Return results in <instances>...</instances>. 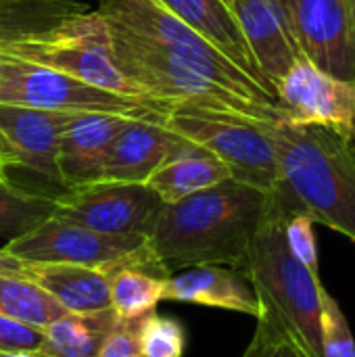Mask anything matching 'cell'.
I'll use <instances>...</instances> for the list:
<instances>
[{"instance_id": "obj_1", "label": "cell", "mask_w": 355, "mask_h": 357, "mask_svg": "<svg viewBox=\"0 0 355 357\" xmlns=\"http://www.w3.org/2000/svg\"><path fill=\"white\" fill-rule=\"evenodd\" d=\"M268 195L228 178L165 205L149 245L169 272L192 266L241 270L264 218Z\"/></svg>"}, {"instance_id": "obj_2", "label": "cell", "mask_w": 355, "mask_h": 357, "mask_svg": "<svg viewBox=\"0 0 355 357\" xmlns=\"http://www.w3.org/2000/svg\"><path fill=\"white\" fill-rule=\"evenodd\" d=\"M280 182L274 190L287 207L303 211L355 243V144L316 126L274 123Z\"/></svg>"}, {"instance_id": "obj_3", "label": "cell", "mask_w": 355, "mask_h": 357, "mask_svg": "<svg viewBox=\"0 0 355 357\" xmlns=\"http://www.w3.org/2000/svg\"><path fill=\"white\" fill-rule=\"evenodd\" d=\"M285 201L268 195V205L251 241L241 272L251 280L259 299V318L287 335L308 357L322 356V282L318 272L303 266L287 243Z\"/></svg>"}, {"instance_id": "obj_4", "label": "cell", "mask_w": 355, "mask_h": 357, "mask_svg": "<svg viewBox=\"0 0 355 357\" xmlns=\"http://www.w3.org/2000/svg\"><path fill=\"white\" fill-rule=\"evenodd\" d=\"M107 23L111 29L115 65L140 98L167 111L176 107H195L241 115L266 126L285 123L278 105L257 102L234 94L157 44L109 19Z\"/></svg>"}, {"instance_id": "obj_5", "label": "cell", "mask_w": 355, "mask_h": 357, "mask_svg": "<svg viewBox=\"0 0 355 357\" xmlns=\"http://www.w3.org/2000/svg\"><path fill=\"white\" fill-rule=\"evenodd\" d=\"M98 10L105 19L186 61L226 90L257 102L278 105L270 88L241 69L207 38L190 29L159 0H98Z\"/></svg>"}, {"instance_id": "obj_6", "label": "cell", "mask_w": 355, "mask_h": 357, "mask_svg": "<svg viewBox=\"0 0 355 357\" xmlns=\"http://www.w3.org/2000/svg\"><path fill=\"white\" fill-rule=\"evenodd\" d=\"M0 54L61 71L100 90L140 98L115 65L111 29L98 8L75 15L38 38L0 44Z\"/></svg>"}, {"instance_id": "obj_7", "label": "cell", "mask_w": 355, "mask_h": 357, "mask_svg": "<svg viewBox=\"0 0 355 357\" xmlns=\"http://www.w3.org/2000/svg\"><path fill=\"white\" fill-rule=\"evenodd\" d=\"M165 126L184 140L211 151L239 182L264 192H274L280 182L274 142L266 123L241 115L176 107L167 113Z\"/></svg>"}, {"instance_id": "obj_8", "label": "cell", "mask_w": 355, "mask_h": 357, "mask_svg": "<svg viewBox=\"0 0 355 357\" xmlns=\"http://www.w3.org/2000/svg\"><path fill=\"white\" fill-rule=\"evenodd\" d=\"M0 69V102L59 111V113H113L132 119H163L167 109L126 94L100 90L61 71L25 63L6 54Z\"/></svg>"}, {"instance_id": "obj_9", "label": "cell", "mask_w": 355, "mask_h": 357, "mask_svg": "<svg viewBox=\"0 0 355 357\" xmlns=\"http://www.w3.org/2000/svg\"><path fill=\"white\" fill-rule=\"evenodd\" d=\"M165 203L146 184L98 180L54 195V218L100 234L151 238Z\"/></svg>"}, {"instance_id": "obj_10", "label": "cell", "mask_w": 355, "mask_h": 357, "mask_svg": "<svg viewBox=\"0 0 355 357\" xmlns=\"http://www.w3.org/2000/svg\"><path fill=\"white\" fill-rule=\"evenodd\" d=\"M149 245L146 236L100 234L86 226L50 215L4 247L23 264H73L107 270Z\"/></svg>"}, {"instance_id": "obj_11", "label": "cell", "mask_w": 355, "mask_h": 357, "mask_svg": "<svg viewBox=\"0 0 355 357\" xmlns=\"http://www.w3.org/2000/svg\"><path fill=\"white\" fill-rule=\"evenodd\" d=\"M276 102L291 126H316L355 140V82L324 73L299 61L274 88Z\"/></svg>"}, {"instance_id": "obj_12", "label": "cell", "mask_w": 355, "mask_h": 357, "mask_svg": "<svg viewBox=\"0 0 355 357\" xmlns=\"http://www.w3.org/2000/svg\"><path fill=\"white\" fill-rule=\"evenodd\" d=\"M259 75L274 90L276 84L305 59L299 44L289 0H226Z\"/></svg>"}, {"instance_id": "obj_13", "label": "cell", "mask_w": 355, "mask_h": 357, "mask_svg": "<svg viewBox=\"0 0 355 357\" xmlns=\"http://www.w3.org/2000/svg\"><path fill=\"white\" fill-rule=\"evenodd\" d=\"M303 54L318 69L355 82V42L345 0H289Z\"/></svg>"}, {"instance_id": "obj_14", "label": "cell", "mask_w": 355, "mask_h": 357, "mask_svg": "<svg viewBox=\"0 0 355 357\" xmlns=\"http://www.w3.org/2000/svg\"><path fill=\"white\" fill-rule=\"evenodd\" d=\"M130 119L132 117L113 113L73 115L59 140L56 167L61 188L103 180L109 149Z\"/></svg>"}, {"instance_id": "obj_15", "label": "cell", "mask_w": 355, "mask_h": 357, "mask_svg": "<svg viewBox=\"0 0 355 357\" xmlns=\"http://www.w3.org/2000/svg\"><path fill=\"white\" fill-rule=\"evenodd\" d=\"M71 117L73 113L0 102V134L10 146L17 167H25L46 180L61 184L56 153L61 134Z\"/></svg>"}, {"instance_id": "obj_16", "label": "cell", "mask_w": 355, "mask_h": 357, "mask_svg": "<svg viewBox=\"0 0 355 357\" xmlns=\"http://www.w3.org/2000/svg\"><path fill=\"white\" fill-rule=\"evenodd\" d=\"M163 301L207 305L259 318V299L251 280L228 266H192L165 280Z\"/></svg>"}, {"instance_id": "obj_17", "label": "cell", "mask_w": 355, "mask_h": 357, "mask_svg": "<svg viewBox=\"0 0 355 357\" xmlns=\"http://www.w3.org/2000/svg\"><path fill=\"white\" fill-rule=\"evenodd\" d=\"M182 140L163 119H130L109 149L103 180L146 184Z\"/></svg>"}, {"instance_id": "obj_18", "label": "cell", "mask_w": 355, "mask_h": 357, "mask_svg": "<svg viewBox=\"0 0 355 357\" xmlns=\"http://www.w3.org/2000/svg\"><path fill=\"white\" fill-rule=\"evenodd\" d=\"M111 310L117 318H142L163 301L169 270L155 257L151 245L107 268Z\"/></svg>"}, {"instance_id": "obj_19", "label": "cell", "mask_w": 355, "mask_h": 357, "mask_svg": "<svg viewBox=\"0 0 355 357\" xmlns=\"http://www.w3.org/2000/svg\"><path fill=\"white\" fill-rule=\"evenodd\" d=\"M228 178H232L230 169L211 151L197 142L182 140L176 151L153 172L146 186L153 188L165 205H172Z\"/></svg>"}, {"instance_id": "obj_20", "label": "cell", "mask_w": 355, "mask_h": 357, "mask_svg": "<svg viewBox=\"0 0 355 357\" xmlns=\"http://www.w3.org/2000/svg\"><path fill=\"white\" fill-rule=\"evenodd\" d=\"M159 2L167 10H172L178 19H182L190 29H195L197 33L207 38L213 46H218L241 69H245L249 75L259 79L266 88H270V84L259 75L251 50L245 42V36L239 27V21L232 15L226 0H159Z\"/></svg>"}, {"instance_id": "obj_21", "label": "cell", "mask_w": 355, "mask_h": 357, "mask_svg": "<svg viewBox=\"0 0 355 357\" xmlns=\"http://www.w3.org/2000/svg\"><path fill=\"white\" fill-rule=\"evenodd\" d=\"M31 280L46 289L69 314L111 310L107 270L73 264H27Z\"/></svg>"}, {"instance_id": "obj_22", "label": "cell", "mask_w": 355, "mask_h": 357, "mask_svg": "<svg viewBox=\"0 0 355 357\" xmlns=\"http://www.w3.org/2000/svg\"><path fill=\"white\" fill-rule=\"evenodd\" d=\"M115 322L117 314L113 310L65 314L44 328L38 354L44 357H98Z\"/></svg>"}, {"instance_id": "obj_23", "label": "cell", "mask_w": 355, "mask_h": 357, "mask_svg": "<svg viewBox=\"0 0 355 357\" xmlns=\"http://www.w3.org/2000/svg\"><path fill=\"white\" fill-rule=\"evenodd\" d=\"M86 10L80 0H0V44L38 38Z\"/></svg>"}, {"instance_id": "obj_24", "label": "cell", "mask_w": 355, "mask_h": 357, "mask_svg": "<svg viewBox=\"0 0 355 357\" xmlns=\"http://www.w3.org/2000/svg\"><path fill=\"white\" fill-rule=\"evenodd\" d=\"M0 314L44 331L69 312L36 280L4 276L0 278Z\"/></svg>"}, {"instance_id": "obj_25", "label": "cell", "mask_w": 355, "mask_h": 357, "mask_svg": "<svg viewBox=\"0 0 355 357\" xmlns=\"http://www.w3.org/2000/svg\"><path fill=\"white\" fill-rule=\"evenodd\" d=\"M54 213V195L29 192L0 176V238H17Z\"/></svg>"}, {"instance_id": "obj_26", "label": "cell", "mask_w": 355, "mask_h": 357, "mask_svg": "<svg viewBox=\"0 0 355 357\" xmlns=\"http://www.w3.org/2000/svg\"><path fill=\"white\" fill-rule=\"evenodd\" d=\"M142 357H182L186 349L184 328L178 320L146 314L140 324Z\"/></svg>"}, {"instance_id": "obj_27", "label": "cell", "mask_w": 355, "mask_h": 357, "mask_svg": "<svg viewBox=\"0 0 355 357\" xmlns=\"http://www.w3.org/2000/svg\"><path fill=\"white\" fill-rule=\"evenodd\" d=\"M322 356L324 357H355V341L345 314L333 295L322 291Z\"/></svg>"}, {"instance_id": "obj_28", "label": "cell", "mask_w": 355, "mask_h": 357, "mask_svg": "<svg viewBox=\"0 0 355 357\" xmlns=\"http://www.w3.org/2000/svg\"><path fill=\"white\" fill-rule=\"evenodd\" d=\"M287 243L303 266H308L312 272H318V245L314 234V222L310 215H305L303 211H289Z\"/></svg>"}, {"instance_id": "obj_29", "label": "cell", "mask_w": 355, "mask_h": 357, "mask_svg": "<svg viewBox=\"0 0 355 357\" xmlns=\"http://www.w3.org/2000/svg\"><path fill=\"white\" fill-rule=\"evenodd\" d=\"M243 357H308L287 335L266 320H257L255 335Z\"/></svg>"}, {"instance_id": "obj_30", "label": "cell", "mask_w": 355, "mask_h": 357, "mask_svg": "<svg viewBox=\"0 0 355 357\" xmlns=\"http://www.w3.org/2000/svg\"><path fill=\"white\" fill-rule=\"evenodd\" d=\"M144 318V316H142ZM142 318H117L107 335L98 357H142L140 324Z\"/></svg>"}, {"instance_id": "obj_31", "label": "cell", "mask_w": 355, "mask_h": 357, "mask_svg": "<svg viewBox=\"0 0 355 357\" xmlns=\"http://www.w3.org/2000/svg\"><path fill=\"white\" fill-rule=\"evenodd\" d=\"M44 331L13 320L0 314V351L19 354V351H38L42 345Z\"/></svg>"}, {"instance_id": "obj_32", "label": "cell", "mask_w": 355, "mask_h": 357, "mask_svg": "<svg viewBox=\"0 0 355 357\" xmlns=\"http://www.w3.org/2000/svg\"><path fill=\"white\" fill-rule=\"evenodd\" d=\"M4 276H17V278H31L29 266L21 259L13 257L6 249H0V278Z\"/></svg>"}, {"instance_id": "obj_33", "label": "cell", "mask_w": 355, "mask_h": 357, "mask_svg": "<svg viewBox=\"0 0 355 357\" xmlns=\"http://www.w3.org/2000/svg\"><path fill=\"white\" fill-rule=\"evenodd\" d=\"M0 167H6V169L17 167V159H15L10 146L6 144V140L2 138V134H0Z\"/></svg>"}, {"instance_id": "obj_34", "label": "cell", "mask_w": 355, "mask_h": 357, "mask_svg": "<svg viewBox=\"0 0 355 357\" xmlns=\"http://www.w3.org/2000/svg\"><path fill=\"white\" fill-rule=\"evenodd\" d=\"M345 8H347V17H349V25H352V36L355 42V0H345Z\"/></svg>"}, {"instance_id": "obj_35", "label": "cell", "mask_w": 355, "mask_h": 357, "mask_svg": "<svg viewBox=\"0 0 355 357\" xmlns=\"http://www.w3.org/2000/svg\"><path fill=\"white\" fill-rule=\"evenodd\" d=\"M0 357H44V356H40L38 351H19V354H6V351H0Z\"/></svg>"}]
</instances>
